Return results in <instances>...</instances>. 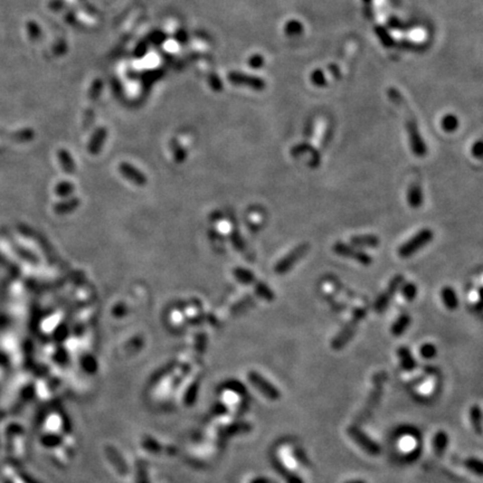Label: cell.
I'll list each match as a JSON object with an SVG mask.
<instances>
[{
  "mask_svg": "<svg viewBox=\"0 0 483 483\" xmlns=\"http://www.w3.org/2000/svg\"><path fill=\"white\" fill-rule=\"evenodd\" d=\"M366 314H367L366 310L364 308H358L354 310L350 321H349L346 326L341 329V331H340L337 336L333 338L332 343H331L333 349L340 350V349H342L349 341H350L352 337L354 336V333L357 331V327L359 326V323H360L361 320L366 317Z\"/></svg>",
  "mask_w": 483,
  "mask_h": 483,
  "instance_id": "1",
  "label": "cell"
},
{
  "mask_svg": "<svg viewBox=\"0 0 483 483\" xmlns=\"http://www.w3.org/2000/svg\"><path fill=\"white\" fill-rule=\"evenodd\" d=\"M433 237H434V233L430 228H423L418 230L413 237L399 246L398 255L403 259L411 258L414 254H416L418 251L425 248L430 241H432Z\"/></svg>",
  "mask_w": 483,
  "mask_h": 483,
  "instance_id": "2",
  "label": "cell"
},
{
  "mask_svg": "<svg viewBox=\"0 0 483 483\" xmlns=\"http://www.w3.org/2000/svg\"><path fill=\"white\" fill-rule=\"evenodd\" d=\"M309 250H310V245L308 243H301L298 246H295L294 249L291 250L287 255H284L283 258L281 259L277 264H275L274 266L275 273L283 275L290 272V271L293 269V266L308 254Z\"/></svg>",
  "mask_w": 483,
  "mask_h": 483,
  "instance_id": "3",
  "label": "cell"
},
{
  "mask_svg": "<svg viewBox=\"0 0 483 483\" xmlns=\"http://www.w3.org/2000/svg\"><path fill=\"white\" fill-rule=\"evenodd\" d=\"M403 283H404V277L402 274L395 275V277H393V279L389 281L387 288L383 291L381 295L377 298L376 301H375L374 309L376 310L378 313H382L388 308V305L391 303L394 295H395L397 291L401 289Z\"/></svg>",
  "mask_w": 483,
  "mask_h": 483,
  "instance_id": "4",
  "label": "cell"
},
{
  "mask_svg": "<svg viewBox=\"0 0 483 483\" xmlns=\"http://www.w3.org/2000/svg\"><path fill=\"white\" fill-rule=\"evenodd\" d=\"M333 252L339 256H342V258L351 259L356 262L360 263L361 265H371L373 263V258L368 253L364 252V251L356 249L354 246L348 245L346 243H342V241H338L333 245Z\"/></svg>",
  "mask_w": 483,
  "mask_h": 483,
  "instance_id": "5",
  "label": "cell"
},
{
  "mask_svg": "<svg viewBox=\"0 0 483 483\" xmlns=\"http://www.w3.org/2000/svg\"><path fill=\"white\" fill-rule=\"evenodd\" d=\"M407 133H408V139H410V145H411V149L413 151V154L416 157L425 156L427 152V148H426L425 142L423 140L420 131H418L416 123L414 121H410L407 123Z\"/></svg>",
  "mask_w": 483,
  "mask_h": 483,
  "instance_id": "6",
  "label": "cell"
},
{
  "mask_svg": "<svg viewBox=\"0 0 483 483\" xmlns=\"http://www.w3.org/2000/svg\"><path fill=\"white\" fill-rule=\"evenodd\" d=\"M384 379H385V376H384L383 374L382 375H376V377H375V386H374L373 392L371 394V396H369L368 402L366 403V406L364 407V410L361 411L360 415H359V417H358L360 421H364L365 418L369 416V414H371L374 408L376 407V405L379 402V399H381L382 393H383Z\"/></svg>",
  "mask_w": 483,
  "mask_h": 483,
  "instance_id": "7",
  "label": "cell"
},
{
  "mask_svg": "<svg viewBox=\"0 0 483 483\" xmlns=\"http://www.w3.org/2000/svg\"><path fill=\"white\" fill-rule=\"evenodd\" d=\"M348 434L351 436L352 440L356 442L363 450L368 452L369 454L375 455L381 452V447H379L377 443L371 440L363 431H360V428L354 426L348 428Z\"/></svg>",
  "mask_w": 483,
  "mask_h": 483,
  "instance_id": "8",
  "label": "cell"
},
{
  "mask_svg": "<svg viewBox=\"0 0 483 483\" xmlns=\"http://www.w3.org/2000/svg\"><path fill=\"white\" fill-rule=\"evenodd\" d=\"M250 381L254 384V386L263 393V395L266 396L272 401L280 398L279 389L275 388L272 384L269 383L265 378H263L258 373H251L250 374Z\"/></svg>",
  "mask_w": 483,
  "mask_h": 483,
  "instance_id": "9",
  "label": "cell"
},
{
  "mask_svg": "<svg viewBox=\"0 0 483 483\" xmlns=\"http://www.w3.org/2000/svg\"><path fill=\"white\" fill-rule=\"evenodd\" d=\"M119 169L122 176L129 181H131L132 184H135L137 186H145L147 184V177L137 168H135V167L131 166L130 164L123 162V164L120 165Z\"/></svg>",
  "mask_w": 483,
  "mask_h": 483,
  "instance_id": "10",
  "label": "cell"
},
{
  "mask_svg": "<svg viewBox=\"0 0 483 483\" xmlns=\"http://www.w3.org/2000/svg\"><path fill=\"white\" fill-rule=\"evenodd\" d=\"M229 80L233 83H236V84L248 85L255 88V90H262L265 85L262 78H259L256 76H250V75H246V74L233 73L229 75Z\"/></svg>",
  "mask_w": 483,
  "mask_h": 483,
  "instance_id": "11",
  "label": "cell"
},
{
  "mask_svg": "<svg viewBox=\"0 0 483 483\" xmlns=\"http://www.w3.org/2000/svg\"><path fill=\"white\" fill-rule=\"evenodd\" d=\"M407 201L408 205H410L412 208H420L423 205L424 201V196H423V190L420 184L417 182H414L410 186L407 191Z\"/></svg>",
  "mask_w": 483,
  "mask_h": 483,
  "instance_id": "12",
  "label": "cell"
},
{
  "mask_svg": "<svg viewBox=\"0 0 483 483\" xmlns=\"http://www.w3.org/2000/svg\"><path fill=\"white\" fill-rule=\"evenodd\" d=\"M350 243L357 248H368L375 249L379 246L381 240L376 235L365 234V235H354L350 238Z\"/></svg>",
  "mask_w": 483,
  "mask_h": 483,
  "instance_id": "13",
  "label": "cell"
},
{
  "mask_svg": "<svg viewBox=\"0 0 483 483\" xmlns=\"http://www.w3.org/2000/svg\"><path fill=\"white\" fill-rule=\"evenodd\" d=\"M441 297H442V301L444 303L446 309L455 310L457 307H459V298H457V294L455 291L451 287L443 288L441 291Z\"/></svg>",
  "mask_w": 483,
  "mask_h": 483,
  "instance_id": "14",
  "label": "cell"
},
{
  "mask_svg": "<svg viewBox=\"0 0 483 483\" xmlns=\"http://www.w3.org/2000/svg\"><path fill=\"white\" fill-rule=\"evenodd\" d=\"M397 353L403 369H405L407 372H412L413 369H415L416 361L415 359H414L412 352L410 351V349L407 347H399Z\"/></svg>",
  "mask_w": 483,
  "mask_h": 483,
  "instance_id": "15",
  "label": "cell"
},
{
  "mask_svg": "<svg viewBox=\"0 0 483 483\" xmlns=\"http://www.w3.org/2000/svg\"><path fill=\"white\" fill-rule=\"evenodd\" d=\"M411 322H412V319L408 314L399 315L391 328V332L393 336L395 337L402 336V334L406 331L407 328L411 326Z\"/></svg>",
  "mask_w": 483,
  "mask_h": 483,
  "instance_id": "16",
  "label": "cell"
},
{
  "mask_svg": "<svg viewBox=\"0 0 483 483\" xmlns=\"http://www.w3.org/2000/svg\"><path fill=\"white\" fill-rule=\"evenodd\" d=\"M254 288H255L256 293H258L262 299L266 300V301H273V300L275 299V294H274L273 291L271 290L265 283L261 282V281L255 282Z\"/></svg>",
  "mask_w": 483,
  "mask_h": 483,
  "instance_id": "17",
  "label": "cell"
},
{
  "mask_svg": "<svg viewBox=\"0 0 483 483\" xmlns=\"http://www.w3.org/2000/svg\"><path fill=\"white\" fill-rule=\"evenodd\" d=\"M234 275L237 281H239L240 283L243 284H251L255 282V275L251 272V271L246 269L237 268L234 270Z\"/></svg>",
  "mask_w": 483,
  "mask_h": 483,
  "instance_id": "18",
  "label": "cell"
},
{
  "mask_svg": "<svg viewBox=\"0 0 483 483\" xmlns=\"http://www.w3.org/2000/svg\"><path fill=\"white\" fill-rule=\"evenodd\" d=\"M401 289H402V297L405 299L406 301H413V300L416 298L417 288L415 283L413 282L403 283Z\"/></svg>",
  "mask_w": 483,
  "mask_h": 483,
  "instance_id": "19",
  "label": "cell"
},
{
  "mask_svg": "<svg viewBox=\"0 0 483 483\" xmlns=\"http://www.w3.org/2000/svg\"><path fill=\"white\" fill-rule=\"evenodd\" d=\"M441 125L444 131L454 132L457 129V127H459V120H457V117L455 115L447 114L442 119Z\"/></svg>",
  "mask_w": 483,
  "mask_h": 483,
  "instance_id": "20",
  "label": "cell"
},
{
  "mask_svg": "<svg viewBox=\"0 0 483 483\" xmlns=\"http://www.w3.org/2000/svg\"><path fill=\"white\" fill-rule=\"evenodd\" d=\"M481 410L479 406H473L471 410V421L477 434H481Z\"/></svg>",
  "mask_w": 483,
  "mask_h": 483,
  "instance_id": "21",
  "label": "cell"
},
{
  "mask_svg": "<svg viewBox=\"0 0 483 483\" xmlns=\"http://www.w3.org/2000/svg\"><path fill=\"white\" fill-rule=\"evenodd\" d=\"M447 444V437L443 432L437 433L434 440V448L437 454H442L443 451L445 450V446Z\"/></svg>",
  "mask_w": 483,
  "mask_h": 483,
  "instance_id": "22",
  "label": "cell"
},
{
  "mask_svg": "<svg viewBox=\"0 0 483 483\" xmlns=\"http://www.w3.org/2000/svg\"><path fill=\"white\" fill-rule=\"evenodd\" d=\"M60 157H61V160H62L63 168L65 169L67 174H73L74 169H75V166H74V164H73V160L71 161V158H70V156L67 155V152L66 151H61Z\"/></svg>",
  "mask_w": 483,
  "mask_h": 483,
  "instance_id": "23",
  "label": "cell"
},
{
  "mask_svg": "<svg viewBox=\"0 0 483 483\" xmlns=\"http://www.w3.org/2000/svg\"><path fill=\"white\" fill-rule=\"evenodd\" d=\"M420 353L422 354L423 358L431 359L436 354V348L434 344L432 343H424L420 349Z\"/></svg>",
  "mask_w": 483,
  "mask_h": 483,
  "instance_id": "24",
  "label": "cell"
},
{
  "mask_svg": "<svg viewBox=\"0 0 483 483\" xmlns=\"http://www.w3.org/2000/svg\"><path fill=\"white\" fill-rule=\"evenodd\" d=\"M301 31L302 25L298 21H291L287 24V26H285V32H287L289 35H298L299 33H301Z\"/></svg>",
  "mask_w": 483,
  "mask_h": 483,
  "instance_id": "25",
  "label": "cell"
},
{
  "mask_svg": "<svg viewBox=\"0 0 483 483\" xmlns=\"http://www.w3.org/2000/svg\"><path fill=\"white\" fill-rule=\"evenodd\" d=\"M465 466L472 472H475L477 475H482V464L479 460L469 459L465 461Z\"/></svg>",
  "mask_w": 483,
  "mask_h": 483,
  "instance_id": "26",
  "label": "cell"
},
{
  "mask_svg": "<svg viewBox=\"0 0 483 483\" xmlns=\"http://www.w3.org/2000/svg\"><path fill=\"white\" fill-rule=\"evenodd\" d=\"M376 33L378 34V36L379 38H381V41L385 44L386 46H392V44H393V39L391 37V35L387 33V31L385 28H376Z\"/></svg>",
  "mask_w": 483,
  "mask_h": 483,
  "instance_id": "27",
  "label": "cell"
},
{
  "mask_svg": "<svg viewBox=\"0 0 483 483\" xmlns=\"http://www.w3.org/2000/svg\"><path fill=\"white\" fill-rule=\"evenodd\" d=\"M311 80H312L314 84L318 85V86H321V85L326 84V80H324V74L321 71L313 72L312 75H311Z\"/></svg>",
  "mask_w": 483,
  "mask_h": 483,
  "instance_id": "28",
  "label": "cell"
},
{
  "mask_svg": "<svg viewBox=\"0 0 483 483\" xmlns=\"http://www.w3.org/2000/svg\"><path fill=\"white\" fill-rule=\"evenodd\" d=\"M61 187H63V188H60L58 187V190H57V193L62 195V196H67V195H70L72 191H73V186L70 185V184H67V182H63V184L60 185Z\"/></svg>",
  "mask_w": 483,
  "mask_h": 483,
  "instance_id": "29",
  "label": "cell"
},
{
  "mask_svg": "<svg viewBox=\"0 0 483 483\" xmlns=\"http://www.w3.org/2000/svg\"><path fill=\"white\" fill-rule=\"evenodd\" d=\"M472 155L474 156L475 158H479V159L482 157V144H481V141H477V142H475L474 145H473Z\"/></svg>",
  "mask_w": 483,
  "mask_h": 483,
  "instance_id": "30",
  "label": "cell"
},
{
  "mask_svg": "<svg viewBox=\"0 0 483 483\" xmlns=\"http://www.w3.org/2000/svg\"><path fill=\"white\" fill-rule=\"evenodd\" d=\"M250 65H252L253 67H260L263 65V60L261 56H254L250 60Z\"/></svg>",
  "mask_w": 483,
  "mask_h": 483,
  "instance_id": "31",
  "label": "cell"
},
{
  "mask_svg": "<svg viewBox=\"0 0 483 483\" xmlns=\"http://www.w3.org/2000/svg\"><path fill=\"white\" fill-rule=\"evenodd\" d=\"M351 483H363V482H351Z\"/></svg>",
  "mask_w": 483,
  "mask_h": 483,
  "instance_id": "32",
  "label": "cell"
},
{
  "mask_svg": "<svg viewBox=\"0 0 483 483\" xmlns=\"http://www.w3.org/2000/svg\"><path fill=\"white\" fill-rule=\"evenodd\" d=\"M366 2H367V0H366Z\"/></svg>",
  "mask_w": 483,
  "mask_h": 483,
  "instance_id": "33",
  "label": "cell"
}]
</instances>
